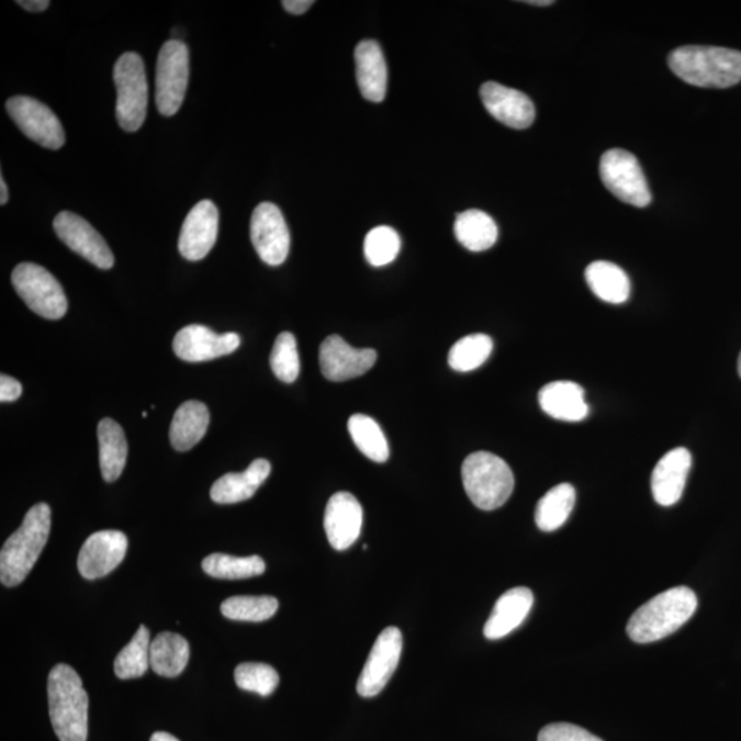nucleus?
<instances>
[{
  "label": "nucleus",
  "instance_id": "nucleus-1",
  "mask_svg": "<svg viewBox=\"0 0 741 741\" xmlns=\"http://www.w3.org/2000/svg\"><path fill=\"white\" fill-rule=\"evenodd\" d=\"M48 711L59 741H87L88 695L80 675L68 664H57L48 675Z\"/></svg>",
  "mask_w": 741,
  "mask_h": 741
},
{
  "label": "nucleus",
  "instance_id": "nucleus-2",
  "mask_svg": "<svg viewBox=\"0 0 741 741\" xmlns=\"http://www.w3.org/2000/svg\"><path fill=\"white\" fill-rule=\"evenodd\" d=\"M697 608L695 592L686 586L659 593L631 615L628 635L639 644L664 639L692 618Z\"/></svg>",
  "mask_w": 741,
  "mask_h": 741
},
{
  "label": "nucleus",
  "instance_id": "nucleus-3",
  "mask_svg": "<svg viewBox=\"0 0 741 741\" xmlns=\"http://www.w3.org/2000/svg\"><path fill=\"white\" fill-rule=\"evenodd\" d=\"M669 66L681 80L695 87L729 88L741 81V53L738 49L680 47L669 55Z\"/></svg>",
  "mask_w": 741,
  "mask_h": 741
},
{
  "label": "nucleus",
  "instance_id": "nucleus-4",
  "mask_svg": "<svg viewBox=\"0 0 741 741\" xmlns=\"http://www.w3.org/2000/svg\"><path fill=\"white\" fill-rule=\"evenodd\" d=\"M49 530L52 509L46 503L33 505L0 551V581L4 586L20 585L26 579L46 547Z\"/></svg>",
  "mask_w": 741,
  "mask_h": 741
},
{
  "label": "nucleus",
  "instance_id": "nucleus-5",
  "mask_svg": "<svg viewBox=\"0 0 741 741\" xmlns=\"http://www.w3.org/2000/svg\"><path fill=\"white\" fill-rule=\"evenodd\" d=\"M461 478L467 496L475 507L493 510L502 507L514 492L513 470L498 456L475 452L464 460Z\"/></svg>",
  "mask_w": 741,
  "mask_h": 741
},
{
  "label": "nucleus",
  "instance_id": "nucleus-6",
  "mask_svg": "<svg viewBox=\"0 0 741 741\" xmlns=\"http://www.w3.org/2000/svg\"><path fill=\"white\" fill-rule=\"evenodd\" d=\"M117 88L115 115L126 132H135L145 123L148 103V85L145 64L136 53L121 55L113 71Z\"/></svg>",
  "mask_w": 741,
  "mask_h": 741
},
{
  "label": "nucleus",
  "instance_id": "nucleus-7",
  "mask_svg": "<svg viewBox=\"0 0 741 741\" xmlns=\"http://www.w3.org/2000/svg\"><path fill=\"white\" fill-rule=\"evenodd\" d=\"M16 294L36 315L49 321L64 317L68 311V300L63 285L52 273L37 263L22 262L11 274Z\"/></svg>",
  "mask_w": 741,
  "mask_h": 741
},
{
  "label": "nucleus",
  "instance_id": "nucleus-8",
  "mask_svg": "<svg viewBox=\"0 0 741 741\" xmlns=\"http://www.w3.org/2000/svg\"><path fill=\"white\" fill-rule=\"evenodd\" d=\"M189 47L175 38L165 43L159 49L156 69V104L165 117L179 112L189 86Z\"/></svg>",
  "mask_w": 741,
  "mask_h": 741
},
{
  "label": "nucleus",
  "instance_id": "nucleus-9",
  "mask_svg": "<svg viewBox=\"0 0 741 741\" xmlns=\"http://www.w3.org/2000/svg\"><path fill=\"white\" fill-rule=\"evenodd\" d=\"M603 184L619 201L631 206L645 207L652 200L639 159L622 148H611L603 154L600 161Z\"/></svg>",
  "mask_w": 741,
  "mask_h": 741
},
{
  "label": "nucleus",
  "instance_id": "nucleus-10",
  "mask_svg": "<svg viewBox=\"0 0 741 741\" xmlns=\"http://www.w3.org/2000/svg\"><path fill=\"white\" fill-rule=\"evenodd\" d=\"M5 109L14 123L37 145L58 150L65 145L63 124L46 104L30 97H13Z\"/></svg>",
  "mask_w": 741,
  "mask_h": 741
},
{
  "label": "nucleus",
  "instance_id": "nucleus-11",
  "mask_svg": "<svg viewBox=\"0 0 741 741\" xmlns=\"http://www.w3.org/2000/svg\"><path fill=\"white\" fill-rule=\"evenodd\" d=\"M250 238L258 257L278 267L290 251V231L282 212L271 202H262L251 214Z\"/></svg>",
  "mask_w": 741,
  "mask_h": 741
},
{
  "label": "nucleus",
  "instance_id": "nucleus-12",
  "mask_svg": "<svg viewBox=\"0 0 741 741\" xmlns=\"http://www.w3.org/2000/svg\"><path fill=\"white\" fill-rule=\"evenodd\" d=\"M401 652H403V635L398 628L390 626L378 636L357 681V692L360 696L373 697L381 694L398 666Z\"/></svg>",
  "mask_w": 741,
  "mask_h": 741
},
{
  "label": "nucleus",
  "instance_id": "nucleus-13",
  "mask_svg": "<svg viewBox=\"0 0 741 741\" xmlns=\"http://www.w3.org/2000/svg\"><path fill=\"white\" fill-rule=\"evenodd\" d=\"M54 229L58 238L70 250L86 258L93 266L101 269H110L114 266V256L106 240L79 214L60 212L54 218Z\"/></svg>",
  "mask_w": 741,
  "mask_h": 741
},
{
  "label": "nucleus",
  "instance_id": "nucleus-14",
  "mask_svg": "<svg viewBox=\"0 0 741 741\" xmlns=\"http://www.w3.org/2000/svg\"><path fill=\"white\" fill-rule=\"evenodd\" d=\"M377 359L375 350L356 349L339 335H329L323 340L318 351L322 373L332 382H344L364 375L375 364Z\"/></svg>",
  "mask_w": 741,
  "mask_h": 741
},
{
  "label": "nucleus",
  "instance_id": "nucleus-15",
  "mask_svg": "<svg viewBox=\"0 0 741 741\" xmlns=\"http://www.w3.org/2000/svg\"><path fill=\"white\" fill-rule=\"evenodd\" d=\"M128 538L119 530L93 532L82 543L77 568L86 580H98L112 573L123 562Z\"/></svg>",
  "mask_w": 741,
  "mask_h": 741
},
{
  "label": "nucleus",
  "instance_id": "nucleus-16",
  "mask_svg": "<svg viewBox=\"0 0 741 741\" xmlns=\"http://www.w3.org/2000/svg\"><path fill=\"white\" fill-rule=\"evenodd\" d=\"M239 345L238 334H217L200 324H190L176 334L173 351L181 360L201 362L234 353Z\"/></svg>",
  "mask_w": 741,
  "mask_h": 741
},
{
  "label": "nucleus",
  "instance_id": "nucleus-17",
  "mask_svg": "<svg viewBox=\"0 0 741 741\" xmlns=\"http://www.w3.org/2000/svg\"><path fill=\"white\" fill-rule=\"evenodd\" d=\"M218 211L212 201L198 202L181 227L180 255L189 261H200L209 255L217 239Z\"/></svg>",
  "mask_w": 741,
  "mask_h": 741
},
{
  "label": "nucleus",
  "instance_id": "nucleus-18",
  "mask_svg": "<svg viewBox=\"0 0 741 741\" xmlns=\"http://www.w3.org/2000/svg\"><path fill=\"white\" fill-rule=\"evenodd\" d=\"M481 99L487 112L509 128L525 130L535 123V103L524 92L487 81L481 87Z\"/></svg>",
  "mask_w": 741,
  "mask_h": 741
},
{
  "label": "nucleus",
  "instance_id": "nucleus-19",
  "mask_svg": "<svg viewBox=\"0 0 741 741\" xmlns=\"http://www.w3.org/2000/svg\"><path fill=\"white\" fill-rule=\"evenodd\" d=\"M362 508L359 499L348 492L335 493L324 513V530L337 551H345L357 541L361 532Z\"/></svg>",
  "mask_w": 741,
  "mask_h": 741
},
{
  "label": "nucleus",
  "instance_id": "nucleus-20",
  "mask_svg": "<svg viewBox=\"0 0 741 741\" xmlns=\"http://www.w3.org/2000/svg\"><path fill=\"white\" fill-rule=\"evenodd\" d=\"M691 467L692 456L685 448L670 450L659 460L651 476L652 496L659 505L670 507L680 502Z\"/></svg>",
  "mask_w": 741,
  "mask_h": 741
},
{
  "label": "nucleus",
  "instance_id": "nucleus-21",
  "mask_svg": "<svg viewBox=\"0 0 741 741\" xmlns=\"http://www.w3.org/2000/svg\"><path fill=\"white\" fill-rule=\"evenodd\" d=\"M535 596L529 587H514L496 602L491 617L486 620L483 635L487 640H499L518 629L529 615Z\"/></svg>",
  "mask_w": 741,
  "mask_h": 741
},
{
  "label": "nucleus",
  "instance_id": "nucleus-22",
  "mask_svg": "<svg viewBox=\"0 0 741 741\" xmlns=\"http://www.w3.org/2000/svg\"><path fill=\"white\" fill-rule=\"evenodd\" d=\"M357 85L362 97L382 102L388 90V66L381 46L375 41H362L355 52Z\"/></svg>",
  "mask_w": 741,
  "mask_h": 741
},
{
  "label": "nucleus",
  "instance_id": "nucleus-23",
  "mask_svg": "<svg viewBox=\"0 0 741 741\" xmlns=\"http://www.w3.org/2000/svg\"><path fill=\"white\" fill-rule=\"evenodd\" d=\"M538 403L547 415L558 420L581 422L590 415L584 389L570 381L548 383L538 393Z\"/></svg>",
  "mask_w": 741,
  "mask_h": 741
},
{
  "label": "nucleus",
  "instance_id": "nucleus-24",
  "mask_svg": "<svg viewBox=\"0 0 741 741\" xmlns=\"http://www.w3.org/2000/svg\"><path fill=\"white\" fill-rule=\"evenodd\" d=\"M271 474V463L257 459L244 472H229L218 478L211 489V497L217 504H236L255 496L258 487Z\"/></svg>",
  "mask_w": 741,
  "mask_h": 741
},
{
  "label": "nucleus",
  "instance_id": "nucleus-25",
  "mask_svg": "<svg viewBox=\"0 0 741 741\" xmlns=\"http://www.w3.org/2000/svg\"><path fill=\"white\" fill-rule=\"evenodd\" d=\"M209 420L207 406L200 401H186L175 412L172 425H170V444L179 452H186L194 448L205 436Z\"/></svg>",
  "mask_w": 741,
  "mask_h": 741
},
{
  "label": "nucleus",
  "instance_id": "nucleus-26",
  "mask_svg": "<svg viewBox=\"0 0 741 741\" xmlns=\"http://www.w3.org/2000/svg\"><path fill=\"white\" fill-rule=\"evenodd\" d=\"M99 464L103 480L117 481L126 463L128 444L123 427L113 419H103L98 425Z\"/></svg>",
  "mask_w": 741,
  "mask_h": 741
},
{
  "label": "nucleus",
  "instance_id": "nucleus-27",
  "mask_svg": "<svg viewBox=\"0 0 741 741\" xmlns=\"http://www.w3.org/2000/svg\"><path fill=\"white\" fill-rule=\"evenodd\" d=\"M190 645L183 636L164 631L151 641L150 667L161 677L175 678L189 663Z\"/></svg>",
  "mask_w": 741,
  "mask_h": 741
},
{
  "label": "nucleus",
  "instance_id": "nucleus-28",
  "mask_svg": "<svg viewBox=\"0 0 741 741\" xmlns=\"http://www.w3.org/2000/svg\"><path fill=\"white\" fill-rule=\"evenodd\" d=\"M585 279L593 294L609 304H624L630 295L628 274L617 263L595 261L586 268Z\"/></svg>",
  "mask_w": 741,
  "mask_h": 741
},
{
  "label": "nucleus",
  "instance_id": "nucleus-29",
  "mask_svg": "<svg viewBox=\"0 0 741 741\" xmlns=\"http://www.w3.org/2000/svg\"><path fill=\"white\" fill-rule=\"evenodd\" d=\"M454 235L465 249L483 251L496 244L498 228L489 214L471 209L456 217Z\"/></svg>",
  "mask_w": 741,
  "mask_h": 741
},
{
  "label": "nucleus",
  "instance_id": "nucleus-30",
  "mask_svg": "<svg viewBox=\"0 0 741 741\" xmlns=\"http://www.w3.org/2000/svg\"><path fill=\"white\" fill-rule=\"evenodd\" d=\"M575 489L560 483L546 493L536 508V524L542 531H554L565 524L575 504Z\"/></svg>",
  "mask_w": 741,
  "mask_h": 741
},
{
  "label": "nucleus",
  "instance_id": "nucleus-31",
  "mask_svg": "<svg viewBox=\"0 0 741 741\" xmlns=\"http://www.w3.org/2000/svg\"><path fill=\"white\" fill-rule=\"evenodd\" d=\"M150 630L142 625L114 661V674L120 680L139 678L150 666Z\"/></svg>",
  "mask_w": 741,
  "mask_h": 741
},
{
  "label": "nucleus",
  "instance_id": "nucleus-32",
  "mask_svg": "<svg viewBox=\"0 0 741 741\" xmlns=\"http://www.w3.org/2000/svg\"><path fill=\"white\" fill-rule=\"evenodd\" d=\"M348 430L351 439L366 458L384 463L389 459L390 449L386 437L372 417L356 414L348 422Z\"/></svg>",
  "mask_w": 741,
  "mask_h": 741
},
{
  "label": "nucleus",
  "instance_id": "nucleus-33",
  "mask_svg": "<svg viewBox=\"0 0 741 741\" xmlns=\"http://www.w3.org/2000/svg\"><path fill=\"white\" fill-rule=\"evenodd\" d=\"M202 569L217 580H246L263 574L266 562L260 557L238 558L212 553L202 560Z\"/></svg>",
  "mask_w": 741,
  "mask_h": 741
},
{
  "label": "nucleus",
  "instance_id": "nucleus-34",
  "mask_svg": "<svg viewBox=\"0 0 741 741\" xmlns=\"http://www.w3.org/2000/svg\"><path fill=\"white\" fill-rule=\"evenodd\" d=\"M493 351V340L485 334L461 338L449 351L448 362L454 371L469 372L480 368Z\"/></svg>",
  "mask_w": 741,
  "mask_h": 741
},
{
  "label": "nucleus",
  "instance_id": "nucleus-35",
  "mask_svg": "<svg viewBox=\"0 0 741 741\" xmlns=\"http://www.w3.org/2000/svg\"><path fill=\"white\" fill-rule=\"evenodd\" d=\"M279 602L272 596H234L222 603L225 618L244 622H263L278 611Z\"/></svg>",
  "mask_w": 741,
  "mask_h": 741
},
{
  "label": "nucleus",
  "instance_id": "nucleus-36",
  "mask_svg": "<svg viewBox=\"0 0 741 741\" xmlns=\"http://www.w3.org/2000/svg\"><path fill=\"white\" fill-rule=\"evenodd\" d=\"M401 250V239L397 231L381 225L370 231L364 240L367 261L373 267H384L393 262Z\"/></svg>",
  "mask_w": 741,
  "mask_h": 741
},
{
  "label": "nucleus",
  "instance_id": "nucleus-37",
  "mask_svg": "<svg viewBox=\"0 0 741 741\" xmlns=\"http://www.w3.org/2000/svg\"><path fill=\"white\" fill-rule=\"evenodd\" d=\"M274 377L284 383H293L300 375V355L293 334L282 333L274 340L271 359Z\"/></svg>",
  "mask_w": 741,
  "mask_h": 741
},
{
  "label": "nucleus",
  "instance_id": "nucleus-38",
  "mask_svg": "<svg viewBox=\"0 0 741 741\" xmlns=\"http://www.w3.org/2000/svg\"><path fill=\"white\" fill-rule=\"evenodd\" d=\"M234 675L240 689L255 692L263 697L272 695L279 685L277 670L266 663H242L235 669Z\"/></svg>",
  "mask_w": 741,
  "mask_h": 741
},
{
  "label": "nucleus",
  "instance_id": "nucleus-39",
  "mask_svg": "<svg viewBox=\"0 0 741 741\" xmlns=\"http://www.w3.org/2000/svg\"><path fill=\"white\" fill-rule=\"evenodd\" d=\"M537 741H603L586 729L568 722L547 725L538 734Z\"/></svg>",
  "mask_w": 741,
  "mask_h": 741
},
{
  "label": "nucleus",
  "instance_id": "nucleus-40",
  "mask_svg": "<svg viewBox=\"0 0 741 741\" xmlns=\"http://www.w3.org/2000/svg\"><path fill=\"white\" fill-rule=\"evenodd\" d=\"M21 394V383L16 379L2 373V377H0V401L11 403V401L19 400Z\"/></svg>",
  "mask_w": 741,
  "mask_h": 741
},
{
  "label": "nucleus",
  "instance_id": "nucleus-41",
  "mask_svg": "<svg viewBox=\"0 0 741 741\" xmlns=\"http://www.w3.org/2000/svg\"><path fill=\"white\" fill-rule=\"evenodd\" d=\"M312 0H283L282 5L289 13L300 15L311 9Z\"/></svg>",
  "mask_w": 741,
  "mask_h": 741
},
{
  "label": "nucleus",
  "instance_id": "nucleus-42",
  "mask_svg": "<svg viewBox=\"0 0 741 741\" xmlns=\"http://www.w3.org/2000/svg\"><path fill=\"white\" fill-rule=\"evenodd\" d=\"M16 3H19L21 8L32 11V13H41V11L46 10L49 5L47 0H19Z\"/></svg>",
  "mask_w": 741,
  "mask_h": 741
},
{
  "label": "nucleus",
  "instance_id": "nucleus-43",
  "mask_svg": "<svg viewBox=\"0 0 741 741\" xmlns=\"http://www.w3.org/2000/svg\"><path fill=\"white\" fill-rule=\"evenodd\" d=\"M0 189H2V192H0V205H5L9 200V191H8V186H5L4 178H0Z\"/></svg>",
  "mask_w": 741,
  "mask_h": 741
},
{
  "label": "nucleus",
  "instance_id": "nucleus-44",
  "mask_svg": "<svg viewBox=\"0 0 741 741\" xmlns=\"http://www.w3.org/2000/svg\"><path fill=\"white\" fill-rule=\"evenodd\" d=\"M150 741H179L175 736L167 732H156L151 736Z\"/></svg>",
  "mask_w": 741,
  "mask_h": 741
},
{
  "label": "nucleus",
  "instance_id": "nucleus-45",
  "mask_svg": "<svg viewBox=\"0 0 741 741\" xmlns=\"http://www.w3.org/2000/svg\"><path fill=\"white\" fill-rule=\"evenodd\" d=\"M527 4H532V5H551L553 4L552 0H529V2H525Z\"/></svg>",
  "mask_w": 741,
  "mask_h": 741
},
{
  "label": "nucleus",
  "instance_id": "nucleus-46",
  "mask_svg": "<svg viewBox=\"0 0 741 741\" xmlns=\"http://www.w3.org/2000/svg\"><path fill=\"white\" fill-rule=\"evenodd\" d=\"M738 372H739V377L741 378V353L739 356V361H738Z\"/></svg>",
  "mask_w": 741,
  "mask_h": 741
}]
</instances>
